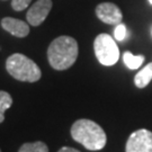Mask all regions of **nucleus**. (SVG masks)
Segmentation results:
<instances>
[{
	"label": "nucleus",
	"instance_id": "obj_1",
	"mask_svg": "<svg viewBox=\"0 0 152 152\" xmlns=\"http://www.w3.org/2000/svg\"><path fill=\"white\" fill-rule=\"evenodd\" d=\"M78 43L71 36H60L52 41L48 49V59L55 70H66L78 58Z\"/></svg>",
	"mask_w": 152,
	"mask_h": 152
},
{
	"label": "nucleus",
	"instance_id": "obj_2",
	"mask_svg": "<svg viewBox=\"0 0 152 152\" xmlns=\"http://www.w3.org/2000/svg\"><path fill=\"white\" fill-rule=\"evenodd\" d=\"M71 136L90 151L102 150L107 142L105 131L90 120H78L71 127Z\"/></svg>",
	"mask_w": 152,
	"mask_h": 152
},
{
	"label": "nucleus",
	"instance_id": "obj_3",
	"mask_svg": "<svg viewBox=\"0 0 152 152\" xmlns=\"http://www.w3.org/2000/svg\"><path fill=\"white\" fill-rule=\"evenodd\" d=\"M6 69L12 78L19 81L35 82L42 77L38 65L26 55L20 53H15L7 59Z\"/></svg>",
	"mask_w": 152,
	"mask_h": 152
},
{
	"label": "nucleus",
	"instance_id": "obj_4",
	"mask_svg": "<svg viewBox=\"0 0 152 152\" xmlns=\"http://www.w3.org/2000/svg\"><path fill=\"white\" fill-rule=\"evenodd\" d=\"M94 50L99 63L106 66L114 65L120 59V50L117 44L108 34H99L95 38Z\"/></svg>",
	"mask_w": 152,
	"mask_h": 152
},
{
	"label": "nucleus",
	"instance_id": "obj_5",
	"mask_svg": "<svg viewBox=\"0 0 152 152\" xmlns=\"http://www.w3.org/2000/svg\"><path fill=\"white\" fill-rule=\"evenodd\" d=\"M125 152H152V132L141 129L133 132L126 142Z\"/></svg>",
	"mask_w": 152,
	"mask_h": 152
},
{
	"label": "nucleus",
	"instance_id": "obj_6",
	"mask_svg": "<svg viewBox=\"0 0 152 152\" xmlns=\"http://www.w3.org/2000/svg\"><path fill=\"white\" fill-rule=\"evenodd\" d=\"M52 0H37L28 9L26 14V19L29 25L39 26L46 19L48 15L52 9Z\"/></svg>",
	"mask_w": 152,
	"mask_h": 152
},
{
	"label": "nucleus",
	"instance_id": "obj_7",
	"mask_svg": "<svg viewBox=\"0 0 152 152\" xmlns=\"http://www.w3.org/2000/svg\"><path fill=\"white\" fill-rule=\"evenodd\" d=\"M96 15L105 24L118 25L122 22V11L113 2H103L96 7Z\"/></svg>",
	"mask_w": 152,
	"mask_h": 152
},
{
	"label": "nucleus",
	"instance_id": "obj_8",
	"mask_svg": "<svg viewBox=\"0 0 152 152\" xmlns=\"http://www.w3.org/2000/svg\"><path fill=\"white\" fill-rule=\"evenodd\" d=\"M1 26L5 31L10 33L11 35H14L16 37H26L29 34V25L23 20L16 19V18L5 17L1 20Z\"/></svg>",
	"mask_w": 152,
	"mask_h": 152
},
{
	"label": "nucleus",
	"instance_id": "obj_9",
	"mask_svg": "<svg viewBox=\"0 0 152 152\" xmlns=\"http://www.w3.org/2000/svg\"><path fill=\"white\" fill-rule=\"evenodd\" d=\"M152 80V63L147 64L141 71L136 73L134 78V83L137 88L147 87Z\"/></svg>",
	"mask_w": 152,
	"mask_h": 152
},
{
	"label": "nucleus",
	"instance_id": "obj_10",
	"mask_svg": "<svg viewBox=\"0 0 152 152\" xmlns=\"http://www.w3.org/2000/svg\"><path fill=\"white\" fill-rule=\"evenodd\" d=\"M123 61H124L125 65L129 69H131V70H136L144 62V56L143 55H133L131 52L126 51L124 54H123Z\"/></svg>",
	"mask_w": 152,
	"mask_h": 152
},
{
	"label": "nucleus",
	"instance_id": "obj_11",
	"mask_svg": "<svg viewBox=\"0 0 152 152\" xmlns=\"http://www.w3.org/2000/svg\"><path fill=\"white\" fill-rule=\"evenodd\" d=\"M12 105V98L7 91L0 90V123L5 121V112Z\"/></svg>",
	"mask_w": 152,
	"mask_h": 152
},
{
	"label": "nucleus",
	"instance_id": "obj_12",
	"mask_svg": "<svg viewBox=\"0 0 152 152\" xmlns=\"http://www.w3.org/2000/svg\"><path fill=\"white\" fill-rule=\"evenodd\" d=\"M18 152H49V148L45 143L37 141L23 144Z\"/></svg>",
	"mask_w": 152,
	"mask_h": 152
},
{
	"label": "nucleus",
	"instance_id": "obj_13",
	"mask_svg": "<svg viewBox=\"0 0 152 152\" xmlns=\"http://www.w3.org/2000/svg\"><path fill=\"white\" fill-rule=\"evenodd\" d=\"M126 35H127V31H126V27H125L124 24H118V25H116V27H115V31H114V37L116 41H118V42H122V41H124L125 37H126Z\"/></svg>",
	"mask_w": 152,
	"mask_h": 152
},
{
	"label": "nucleus",
	"instance_id": "obj_14",
	"mask_svg": "<svg viewBox=\"0 0 152 152\" xmlns=\"http://www.w3.org/2000/svg\"><path fill=\"white\" fill-rule=\"evenodd\" d=\"M32 0H11V8L15 11H22L26 9Z\"/></svg>",
	"mask_w": 152,
	"mask_h": 152
},
{
	"label": "nucleus",
	"instance_id": "obj_15",
	"mask_svg": "<svg viewBox=\"0 0 152 152\" xmlns=\"http://www.w3.org/2000/svg\"><path fill=\"white\" fill-rule=\"evenodd\" d=\"M58 152H80L78 151V150H76V149H73V148H69V147H63L61 148L60 150Z\"/></svg>",
	"mask_w": 152,
	"mask_h": 152
},
{
	"label": "nucleus",
	"instance_id": "obj_16",
	"mask_svg": "<svg viewBox=\"0 0 152 152\" xmlns=\"http://www.w3.org/2000/svg\"><path fill=\"white\" fill-rule=\"evenodd\" d=\"M148 1H149V2H150V4L152 5V0H148Z\"/></svg>",
	"mask_w": 152,
	"mask_h": 152
},
{
	"label": "nucleus",
	"instance_id": "obj_17",
	"mask_svg": "<svg viewBox=\"0 0 152 152\" xmlns=\"http://www.w3.org/2000/svg\"><path fill=\"white\" fill-rule=\"evenodd\" d=\"M0 152H1V151H0Z\"/></svg>",
	"mask_w": 152,
	"mask_h": 152
}]
</instances>
